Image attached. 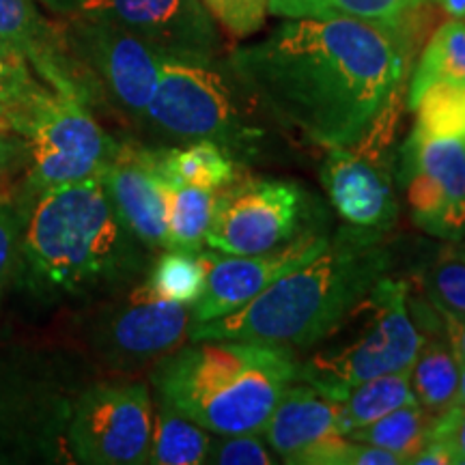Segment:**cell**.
I'll list each match as a JSON object with an SVG mask.
<instances>
[{
    "mask_svg": "<svg viewBox=\"0 0 465 465\" xmlns=\"http://www.w3.org/2000/svg\"><path fill=\"white\" fill-rule=\"evenodd\" d=\"M240 83L282 130L317 147H353L405 83L397 37L353 17H293L226 54Z\"/></svg>",
    "mask_w": 465,
    "mask_h": 465,
    "instance_id": "cell-1",
    "label": "cell"
},
{
    "mask_svg": "<svg viewBox=\"0 0 465 465\" xmlns=\"http://www.w3.org/2000/svg\"><path fill=\"white\" fill-rule=\"evenodd\" d=\"M394 270L388 231L342 226L323 252L231 315L194 323L190 341H261L298 353L328 334Z\"/></svg>",
    "mask_w": 465,
    "mask_h": 465,
    "instance_id": "cell-2",
    "label": "cell"
},
{
    "mask_svg": "<svg viewBox=\"0 0 465 465\" xmlns=\"http://www.w3.org/2000/svg\"><path fill=\"white\" fill-rule=\"evenodd\" d=\"M153 259L100 177L45 190L28 207L22 265L52 293L110 298L143 282Z\"/></svg>",
    "mask_w": 465,
    "mask_h": 465,
    "instance_id": "cell-3",
    "label": "cell"
},
{
    "mask_svg": "<svg viewBox=\"0 0 465 465\" xmlns=\"http://www.w3.org/2000/svg\"><path fill=\"white\" fill-rule=\"evenodd\" d=\"M295 353L261 341H192L151 366L160 403L213 435L263 433L291 381Z\"/></svg>",
    "mask_w": 465,
    "mask_h": 465,
    "instance_id": "cell-4",
    "label": "cell"
},
{
    "mask_svg": "<svg viewBox=\"0 0 465 465\" xmlns=\"http://www.w3.org/2000/svg\"><path fill=\"white\" fill-rule=\"evenodd\" d=\"M267 124L274 119L232 74L226 56L218 61L164 58L141 130L158 143L155 147L216 143L243 166L261 158L270 144Z\"/></svg>",
    "mask_w": 465,
    "mask_h": 465,
    "instance_id": "cell-5",
    "label": "cell"
},
{
    "mask_svg": "<svg viewBox=\"0 0 465 465\" xmlns=\"http://www.w3.org/2000/svg\"><path fill=\"white\" fill-rule=\"evenodd\" d=\"M410 284L386 276L339 323L295 353V381L336 401L373 377L411 369L422 334L410 312Z\"/></svg>",
    "mask_w": 465,
    "mask_h": 465,
    "instance_id": "cell-6",
    "label": "cell"
},
{
    "mask_svg": "<svg viewBox=\"0 0 465 465\" xmlns=\"http://www.w3.org/2000/svg\"><path fill=\"white\" fill-rule=\"evenodd\" d=\"M14 134L31 151L25 196L33 201L58 185L102 177L119 141L104 130L93 110L48 86L28 104Z\"/></svg>",
    "mask_w": 465,
    "mask_h": 465,
    "instance_id": "cell-7",
    "label": "cell"
},
{
    "mask_svg": "<svg viewBox=\"0 0 465 465\" xmlns=\"http://www.w3.org/2000/svg\"><path fill=\"white\" fill-rule=\"evenodd\" d=\"M67 48L100 95L102 108L141 130L160 83L162 58L143 39L102 17L74 14L63 22Z\"/></svg>",
    "mask_w": 465,
    "mask_h": 465,
    "instance_id": "cell-8",
    "label": "cell"
},
{
    "mask_svg": "<svg viewBox=\"0 0 465 465\" xmlns=\"http://www.w3.org/2000/svg\"><path fill=\"white\" fill-rule=\"evenodd\" d=\"M153 416L147 381L113 377L91 383L69 405V455L86 465L147 463Z\"/></svg>",
    "mask_w": 465,
    "mask_h": 465,
    "instance_id": "cell-9",
    "label": "cell"
},
{
    "mask_svg": "<svg viewBox=\"0 0 465 465\" xmlns=\"http://www.w3.org/2000/svg\"><path fill=\"white\" fill-rule=\"evenodd\" d=\"M312 216V201L300 183L240 174L216 192L207 246L223 254L267 252L315 231Z\"/></svg>",
    "mask_w": 465,
    "mask_h": 465,
    "instance_id": "cell-10",
    "label": "cell"
},
{
    "mask_svg": "<svg viewBox=\"0 0 465 465\" xmlns=\"http://www.w3.org/2000/svg\"><path fill=\"white\" fill-rule=\"evenodd\" d=\"M192 323V306L160 300L143 281L110 295L89 317L84 339L106 369L134 373L182 347Z\"/></svg>",
    "mask_w": 465,
    "mask_h": 465,
    "instance_id": "cell-11",
    "label": "cell"
},
{
    "mask_svg": "<svg viewBox=\"0 0 465 465\" xmlns=\"http://www.w3.org/2000/svg\"><path fill=\"white\" fill-rule=\"evenodd\" d=\"M399 183L411 223L435 240H465V143L411 132L399 151Z\"/></svg>",
    "mask_w": 465,
    "mask_h": 465,
    "instance_id": "cell-12",
    "label": "cell"
},
{
    "mask_svg": "<svg viewBox=\"0 0 465 465\" xmlns=\"http://www.w3.org/2000/svg\"><path fill=\"white\" fill-rule=\"evenodd\" d=\"M75 14L114 22L162 58L218 61L229 54L220 25L203 0H86Z\"/></svg>",
    "mask_w": 465,
    "mask_h": 465,
    "instance_id": "cell-13",
    "label": "cell"
},
{
    "mask_svg": "<svg viewBox=\"0 0 465 465\" xmlns=\"http://www.w3.org/2000/svg\"><path fill=\"white\" fill-rule=\"evenodd\" d=\"M328 243L330 235H322L315 229L302 232L287 246L267 252L223 254L216 250H201L205 261V287L201 298L192 304V319L194 323H205L240 311L278 278L315 259Z\"/></svg>",
    "mask_w": 465,
    "mask_h": 465,
    "instance_id": "cell-14",
    "label": "cell"
},
{
    "mask_svg": "<svg viewBox=\"0 0 465 465\" xmlns=\"http://www.w3.org/2000/svg\"><path fill=\"white\" fill-rule=\"evenodd\" d=\"M0 37L31 63L50 91L84 102L93 113L100 108V95L69 52L63 26L44 17L35 0H0Z\"/></svg>",
    "mask_w": 465,
    "mask_h": 465,
    "instance_id": "cell-15",
    "label": "cell"
},
{
    "mask_svg": "<svg viewBox=\"0 0 465 465\" xmlns=\"http://www.w3.org/2000/svg\"><path fill=\"white\" fill-rule=\"evenodd\" d=\"M319 177L336 213L360 229L391 231L399 218L394 166L364 158L351 147L325 149Z\"/></svg>",
    "mask_w": 465,
    "mask_h": 465,
    "instance_id": "cell-16",
    "label": "cell"
},
{
    "mask_svg": "<svg viewBox=\"0 0 465 465\" xmlns=\"http://www.w3.org/2000/svg\"><path fill=\"white\" fill-rule=\"evenodd\" d=\"M100 179L134 235L153 254L166 250V203L155 147L119 143Z\"/></svg>",
    "mask_w": 465,
    "mask_h": 465,
    "instance_id": "cell-17",
    "label": "cell"
},
{
    "mask_svg": "<svg viewBox=\"0 0 465 465\" xmlns=\"http://www.w3.org/2000/svg\"><path fill=\"white\" fill-rule=\"evenodd\" d=\"M265 444L284 463L319 444V441L345 435L341 429V401L315 391L304 381H291L278 399L263 433Z\"/></svg>",
    "mask_w": 465,
    "mask_h": 465,
    "instance_id": "cell-18",
    "label": "cell"
},
{
    "mask_svg": "<svg viewBox=\"0 0 465 465\" xmlns=\"http://www.w3.org/2000/svg\"><path fill=\"white\" fill-rule=\"evenodd\" d=\"M158 171L166 182L218 192L242 174V164L216 143L194 141L155 147Z\"/></svg>",
    "mask_w": 465,
    "mask_h": 465,
    "instance_id": "cell-19",
    "label": "cell"
},
{
    "mask_svg": "<svg viewBox=\"0 0 465 465\" xmlns=\"http://www.w3.org/2000/svg\"><path fill=\"white\" fill-rule=\"evenodd\" d=\"M166 203V250L199 254L207 246L216 192L166 182L162 177Z\"/></svg>",
    "mask_w": 465,
    "mask_h": 465,
    "instance_id": "cell-20",
    "label": "cell"
},
{
    "mask_svg": "<svg viewBox=\"0 0 465 465\" xmlns=\"http://www.w3.org/2000/svg\"><path fill=\"white\" fill-rule=\"evenodd\" d=\"M411 403H418L411 391V369L373 377L353 386L341 401V429L349 433Z\"/></svg>",
    "mask_w": 465,
    "mask_h": 465,
    "instance_id": "cell-21",
    "label": "cell"
},
{
    "mask_svg": "<svg viewBox=\"0 0 465 465\" xmlns=\"http://www.w3.org/2000/svg\"><path fill=\"white\" fill-rule=\"evenodd\" d=\"M435 83H465V20L450 17L431 33L411 74L407 108Z\"/></svg>",
    "mask_w": 465,
    "mask_h": 465,
    "instance_id": "cell-22",
    "label": "cell"
},
{
    "mask_svg": "<svg viewBox=\"0 0 465 465\" xmlns=\"http://www.w3.org/2000/svg\"><path fill=\"white\" fill-rule=\"evenodd\" d=\"M433 420L435 416L431 411L424 410L420 403H411L399 407L366 427L351 429L345 435L349 440L364 441V444L392 452L403 463H411V459L429 441Z\"/></svg>",
    "mask_w": 465,
    "mask_h": 465,
    "instance_id": "cell-23",
    "label": "cell"
},
{
    "mask_svg": "<svg viewBox=\"0 0 465 465\" xmlns=\"http://www.w3.org/2000/svg\"><path fill=\"white\" fill-rule=\"evenodd\" d=\"M212 433L199 427L158 401V414L153 416V433L147 463L151 465H199L205 455Z\"/></svg>",
    "mask_w": 465,
    "mask_h": 465,
    "instance_id": "cell-24",
    "label": "cell"
},
{
    "mask_svg": "<svg viewBox=\"0 0 465 465\" xmlns=\"http://www.w3.org/2000/svg\"><path fill=\"white\" fill-rule=\"evenodd\" d=\"M144 284L160 300L174 304L192 306L201 298L205 287V261L201 252H179V250H162L160 257L151 263Z\"/></svg>",
    "mask_w": 465,
    "mask_h": 465,
    "instance_id": "cell-25",
    "label": "cell"
},
{
    "mask_svg": "<svg viewBox=\"0 0 465 465\" xmlns=\"http://www.w3.org/2000/svg\"><path fill=\"white\" fill-rule=\"evenodd\" d=\"M416 134L465 143V83H435L410 106Z\"/></svg>",
    "mask_w": 465,
    "mask_h": 465,
    "instance_id": "cell-26",
    "label": "cell"
},
{
    "mask_svg": "<svg viewBox=\"0 0 465 465\" xmlns=\"http://www.w3.org/2000/svg\"><path fill=\"white\" fill-rule=\"evenodd\" d=\"M418 282L422 298L441 317L465 322V259L457 257L449 248L422 267Z\"/></svg>",
    "mask_w": 465,
    "mask_h": 465,
    "instance_id": "cell-27",
    "label": "cell"
},
{
    "mask_svg": "<svg viewBox=\"0 0 465 465\" xmlns=\"http://www.w3.org/2000/svg\"><path fill=\"white\" fill-rule=\"evenodd\" d=\"M300 465H399L403 463L392 452L349 440L347 435H332L319 441L293 459Z\"/></svg>",
    "mask_w": 465,
    "mask_h": 465,
    "instance_id": "cell-28",
    "label": "cell"
},
{
    "mask_svg": "<svg viewBox=\"0 0 465 465\" xmlns=\"http://www.w3.org/2000/svg\"><path fill=\"white\" fill-rule=\"evenodd\" d=\"M422 3L427 0H322L319 17H353L394 35L401 22Z\"/></svg>",
    "mask_w": 465,
    "mask_h": 465,
    "instance_id": "cell-29",
    "label": "cell"
},
{
    "mask_svg": "<svg viewBox=\"0 0 465 465\" xmlns=\"http://www.w3.org/2000/svg\"><path fill=\"white\" fill-rule=\"evenodd\" d=\"M31 203L25 194L0 199V298L22 265V235Z\"/></svg>",
    "mask_w": 465,
    "mask_h": 465,
    "instance_id": "cell-30",
    "label": "cell"
},
{
    "mask_svg": "<svg viewBox=\"0 0 465 465\" xmlns=\"http://www.w3.org/2000/svg\"><path fill=\"white\" fill-rule=\"evenodd\" d=\"M44 89L45 84L37 78V74L33 72L31 63H28L14 45L0 37V95L15 104L17 110H20V113H17V119H20L25 108Z\"/></svg>",
    "mask_w": 465,
    "mask_h": 465,
    "instance_id": "cell-31",
    "label": "cell"
},
{
    "mask_svg": "<svg viewBox=\"0 0 465 465\" xmlns=\"http://www.w3.org/2000/svg\"><path fill=\"white\" fill-rule=\"evenodd\" d=\"M265 440H259V433L216 435L209 441L205 455L207 465H272L276 463Z\"/></svg>",
    "mask_w": 465,
    "mask_h": 465,
    "instance_id": "cell-32",
    "label": "cell"
},
{
    "mask_svg": "<svg viewBox=\"0 0 465 465\" xmlns=\"http://www.w3.org/2000/svg\"><path fill=\"white\" fill-rule=\"evenodd\" d=\"M203 5L212 11L220 28L235 39H248L259 33L270 14L267 0H203Z\"/></svg>",
    "mask_w": 465,
    "mask_h": 465,
    "instance_id": "cell-33",
    "label": "cell"
},
{
    "mask_svg": "<svg viewBox=\"0 0 465 465\" xmlns=\"http://www.w3.org/2000/svg\"><path fill=\"white\" fill-rule=\"evenodd\" d=\"M429 440L440 441L450 452L452 465H465V405H452L435 416Z\"/></svg>",
    "mask_w": 465,
    "mask_h": 465,
    "instance_id": "cell-34",
    "label": "cell"
},
{
    "mask_svg": "<svg viewBox=\"0 0 465 465\" xmlns=\"http://www.w3.org/2000/svg\"><path fill=\"white\" fill-rule=\"evenodd\" d=\"M267 11L274 15L287 17H319L322 0H267Z\"/></svg>",
    "mask_w": 465,
    "mask_h": 465,
    "instance_id": "cell-35",
    "label": "cell"
},
{
    "mask_svg": "<svg viewBox=\"0 0 465 465\" xmlns=\"http://www.w3.org/2000/svg\"><path fill=\"white\" fill-rule=\"evenodd\" d=\"M444 319V328L446 334H449V341L452 349H455L459 362H465V322H457V319H449V317H441Z\"/></svg>",
    "mask_w": 465,
    "mask_h": 465,
    "instance_id": "cell-36",
    "label": "cell"
},
{
    "mask_svg": "<svg viewBox=\"0 0 465 465\" xmlns=\"http://www.w3.org/2000/svg\"><path fill=\"white\" fill-rule=\"evenodd\" d=\"M37 3L42 5V7L50 9L52 14L65 17V15L75 14V11L83 7L86 0H37Z\"/></svg>",
    "mask_w": 465,
    "mask_h": 465,
    "instance_id": "cell-37",
    "label": "cell"
},
{
    "mask_svg": "<svg viewBox=\"0 0 465 465\" xmlns=\"http://www.w3.org/2000/svg\"><path fill=\"white\" fill-rule=\"evenodd\" d=\"M17 113H20V110H17L15 104L9 102L7 97L0 95V130L14 134V124L17 119Z\"/></svg>",
    "mask_w": 465,
    "mask_h": 465,
    "instance_id": "cell-38",
    "label": "cell"
},
{
    "mask_svg": "<svg viewBox=\"0 0 465 465\" xmlns=\"http://www.w3.org/2000/svg\"><path fill=\"white\" fill-rule=\"evenodd\" d=\"M433 3L440 11H444L449 17L455 20H465V0H429Z\"/></svg>",
    "mask_w": 465,
    "mask_h": 465,
    "instance_id": "cell-39",
    "label": "cell"
},
{
    "mask_svg": "<svg viewBox=\"0 0 465 465\" xmlns=\"http://www.w3.org/2000/svg\"><path fill=\"white\" fill-rule=\"evenodd\" d=\"M11 155H14V143H11L9 132L0 130V174L11 164Z\"/></svg>",
    "mask_w": 465,
    "mask_h": 465,
    "instance_id": "cell-40",
    "label": "cell"
},
{
    "mask_svg": "<svg viewBox=\"0 0 465 465\" xmlns=\"http://www.w3.org/2000/svg\"><path fill=\"white\" fill-rule=\"evenodd\" d=\"M455 405H465V362L461 364V377H459V391Z\"/></svg>",
    "mask_w": 465,
    "mask_h": 465,
    "instance_id": "cell-41",
    "label": "cell"
},
{
    "mask_svg": "<svg viewBox=\"0 0 465 465\" xmlns=\"http://www.w3.org/2000/svg\"><path fill=\"white\" fill-rule=\"evenodd\" d=\"M450 250H452V252L457 254V257L465 259V240H463V242H457V243H452Z\"/></svg>",
    "mask_w": 465,
    "mask_h": 465,
    "instance_id": "cell-42",
    "label": "cell"
}]
</instances>
